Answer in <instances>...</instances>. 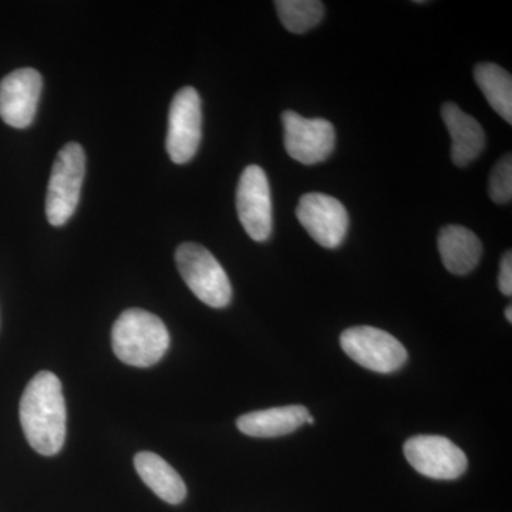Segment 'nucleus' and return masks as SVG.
<instances>
[{
  "mask_svg": "<svg viewBox=\"0 0 512 512\" xmlns=\"http://www.w3.org/2000/svg\"><path fill=\"white\" fill-rule=\"evenodd\" d=\"M20 424L30 447L42 456H55L66 440L67 412L62 383L52 372L37 373L23 392Z\"/></svg>",
  "mask_w": 512,
  "mask_h": 512,
  "instance_id": "nucleus-1",
  "label": "nucleus"
},
{
  "mask_svg": "<svg viewBox=\"0 0 512 512\" xmlns=\"http://www.w3.org/2000/svg\"><path fill=\"white\" fill-rule=\"evenodd\" d=\"M114 355L134 367H151L170 348V333L163 320L144 309H127L111 330Z\"/></svg>",
  "mask_w": 512,
  "mask_h": 512,
  "instance_id": "nucleus-2",
  "label": "nucleus"
},
{
  "mask_svg": "<svg viewBox=\"0 0 512 512\" xmlns=\"http://www.w3.org/2000/svg\"><path fill=\"white\" fill-rule=\"evenodd\" d=\"M175 262L191 292L205 305L221 309L232 299V286L227 272L207 248L185 242L175 251Z\"/></svg>",
  "mask_w": 512,
  "mask_h": 512,
  "instance_id": "nucleus-3",
  "label": "nucleus"
},
{
  "mask_svg": "<svg viewBox=\"0 0 512 512\" xmlns=\"http://www.w3.org/2000/svg\"><path fill=\"white\" fill-rule=\"evenodd\" d=\"M86 173L83 147L67 143L57 154L46 195V217L53 227H62L79 205Z\"/></svg>",
  "mask_w": 512,
  "mask_h": 512,
  "instance_id": "nucleus-4",
  "label": "nucleus"
},
{
  "mask_svg": "<svg viewBox=\"0 0 512 512\" xmlns=\"http://www.w3.org/2000/svg\"><path fill=\"white\" fill-rule=\"evenodd\" d=\"M340 346L356 362L376 373H393L407 362V350L390 333L373 326H353L340 335Z\"/></svg>",
  "mask_w": 512,
  "mask_h": 512,
  "instance_id": "nucleus-5",
  "label": "nucleus"
},
{
  "mask_svg": "<svg viewBox=\"0 0 512 512\" xmlns=\"http://www.w3.org/2000/svg\"><path fill=\"white\" fill-rule=\"evenodd\" d=\"M202 137L201 97L194 87L175 94L168 113L165 148L175 164H187L197 154Z\"/></svg>",
  "mask_w": 512,
  "mask_h": 512,
  "instance_id": "nucleus-6",
  "label": "nucleus"
},
{
  "mask_svg": "<svg viewBox=\"0 0 512 512\" xmlns=\"http://www.w3.org/2000/svg\"><path fill=\"white\" fill-rule=\"evenodd\" d=\"M286 153L305 165L323 163L332 156L336 144L333 124L325 119H305L295 111L282 114Z\"/></svg>",
  "mask_w": 512,
  "mask_h": 512,
  "instance_id": "nucleus-7",
  "label": "nucleus"
},
{
  "mask_svg": "<svg viewBox=\"0 0 512 512\" xmlns=\"http://www.w3.org/2000/svg\"><path fill=\"white\" fill-rule=\"evenodd\" d=\"M404 456L421 476L434 480H456L467 471L464 451L441 436H416L406 441Z\"/></svg>",
  "mask_w": 512,
  "mask_h": 512,
  "instance_id": "nucleus-8",
  "label": "nucleus"
},
{
  "mask_svg": "<svg viewBox=\"0 0 512 512\" xmlns=\"http://www.w3.org/2000/svg\"><path fill=\"white\" fill-rule=\"evenodd\" d=\"M296 217L320 247L335 249L345 241L349 215L345 205L330 195L311 192L299 200Z\"/></svg>",
  "mask_w": 512,
  "mask_h": 512,
  "instance_id": "nucleus-9",
  "label": "nucleus"
},
{
  "mask_svg": "<svg viewBox=\"0 0 512 512\" xmlns=\"http://www.w3.org/2000/svg\"><path fill=\"white\" fill-rule=\"evenodd\" d=\"M239 221L249 237L265 242L272 234V200L268 177L259 165H248L237 188Z\"/></svg>",
  "mask_w": 512,
  "mask_h": 512,
  "instance_id": "nucleus-10",
  "label": "nucleus"
},
{
  "mask_svg": "<svg viewBox=\"0 0 512 512\" xmlns=\"http://www.w3.org/2000/svg\"><path fill=\"white\" fill-rule=\"evenodd\" d=\"M42 89V74L35 69L9 73L0 82V119L19 130L29 127L35 120Z\"/></svg>",
  "mask_w": 512,
  "mask_h": 512,
  "instance_id": "nucleus-11",
  "label": "nucleus"
},
{
  "mask_svg": "<svg viewBox=\"0 0 512 512\" xmlns=\"http://www.w3.org/2000/svg\"><path fill=\"white\" fill-rule=\"evenodd\" d=\"M451 141V158L457 167H467L476 161L485 148V133L474 117L464 113L457 104L446 103L441 109Z\"/></svg>",
  "mask_w": 512,
  "mask_h": 512,
  "instance_id": "nucleus-12",
  "label": "nucleus"
},
{
  "mask_svg": "<svg viewBox=\"0 0 512 512\" xmlns=\"http://www.w3.org/2000/svg\"><path fill=\"white\" fill-rule=\"evenodd\" d=\"M311 413L305 406L274 407L244 414L237 420L241 433L256 439H274L286 436L308 423Z\"/></svg>",
  "mask_w": 512,
  "mask_h": 512,
  "instance_id": "nucleus-13",
  "label": "nucleus"
},
{
  "mask_svg": "<svg viewBox=\"0 0 512 512\" xmlns=\"http://www.w3.org/2000/svg\"><path fill=\"white\" fill-rule=\"evenodd\" d=\"M441 261L448 272L454 275H467L480 264L483 244L470 229L461 225H447L441 228L439 239Z\"/></svg>",
  "mask_w": 512,
  "mask_h": 512,
  "instance_id": "nucleus-14",
  "label": "nucleus"
},
{
  "mask_svg": "<svg viewBox=\"0 0 512 512\" xmlns=\"http://www.w3.org/2000/svg\"><path fill=\"white\" fill-rule=\"evenodd\" d=\"M138 476L157 497L168 504L183 503L187 497V487L180 474L164 458L151 451H141L134 457Z\"/></svg>",
  "mask_w": 512,
  "mask_h": 512,
  "instance_id": "nucleus-15",
  "label": "nucleus"
},
{
  "mask_svg": "<svg viewBox=\"0 0 512 512\" xmlns=\"http://www.w3.org/2000/svg\"><path fill=\"white\" fill-rule=\"evenodd\" d=\"M474 79L490 106L508 124L512 123V77L494 63H480L474 69Z\"/></svg>",
  "mask_w": 512,
  "mask_h": 512,
  "instance_id": "nucleus-16",
  "label": "nucleus"
},
{
  "mask_svg": "<svg viewBox=\"0 0 512 512\" xmlns=\"http://www.w3.org/2000/svg\"><path fill=\"white\" fill-rule=\"evenodd\" d=\"M275 6L282 25L296 35L316 28L325 15V6L319 0H278Z\"/></svg>",
  "mask_w": 512,
  "mask_h": 512,
  "instance_id": "nucleus-17",
  "label": "nucleus"
},
{
  "mask_svg": "<svg viewBox=\"0 0 512 512\" xmlns=\"http://www.w3.org/2000/svg\"><path fill=\"white\" fill-rule=\"evenodd\" d=\"M491 200L495 204H508L512 198V158L507 154L494 165L488 184Z\"/></svg>",
  "mask_w": 512,
  "mask_h": 512,
  "instance_id": "nucleus-18",
  "label": "nucleus"
},
{
  "mask_svg": "<svg viewBox=\"0 0 512 512\" xmlns=\"http://www.w3.org/2000/svg\"><path fill=\"white\" fill-rule=\"evenodd\" d=\"M498 286H500V291L503 292V295H512V255L510 251L501 259Z\"/></svg>",
  "mask_w": 512,
  "mask_h": 512,
  "instance_id": "nucleus-19",
  "label": "nucleus"
},
{
  "mask_svg": "<svg viewBox=\"0 0 512 512\" xmlns=\"http://www.w3.org/2000/svg\"><path fill=\"white\" fill-rule=\"evenodd\" d=\"M505 318H507L508 322H512V306H508L507 309H505Z\"/></svg>",
  "mask_w": 512,
  "mask_h": 512,
  "instance_id": "nucleus-20",
  "label": "nucleus"
}]
</instances>
